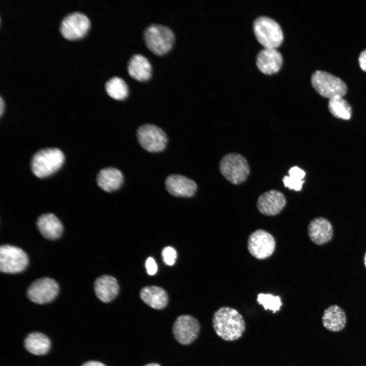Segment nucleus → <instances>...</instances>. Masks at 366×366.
Segmentation results:
<instances>
[{"label":"nucleus","mask_w":366,"mask_h":366,"mask_svg":"<svg viewBox=\"0 0 366 366\" xmlns=\"http://www.w3.org/2000/svg\"><path fill=\"white\" fill-rule=\"evenodd\" d=\"M212 327L220 338L226 341H233L242 336L246 324L242 316L236 310L223 307L215 312Z\"/></svg>","instance_id":"1"},{"label":"nucleus","mask_w":366,"mask_h":366,"mask_svg":"<svg viewBox=\"0 0 366 366\" xmlns=\"http://www.w3.org/2000/svg\"><path fill=\"white\" fill-rule=\"evenodd\" d=\"M65 160V155L59 149L44 148L33 155L30 161L31 170L37 177L45 178L59 170Z\"/></svg>","instance_id":"2"},{"label":"nucleus","mask_w":366,"mask_h":366,"mask_svg":"<svg viewBox=\"0 0 366 366\" xmlns=\"http://www.w3.org/2000/svg\"><path fill=\"white\" fill-rule=\"evenodd\" d=\"M146 45L154 53L162 55L168 52L172 47L174 35L168 26L160 24H151L143 32Z\"/></svg>","instance_id":"3"},{"label":"nucleus","mask_w":366,"mask_h":366,"mask_svg":"<svg viewBox=\"0 0 366 366\" xmlns=\"http://www.w3.org/2000/svg\"><path fill=\"white\" fill-rule=\"evenodd\" d=\"M253 27L259 42L264 48H277L283 41L284 35L279 23L273 19L265 16L257 18Z\"/></svg>","instance_id":"4"},{"label":"nucleus","mask_w":366,"mask_h":366,"mask_svg":"<svg viewBox=\"0 0 366 366\" xmlns=\"http://www.w3.org/2000/svg\"><path fill=\"white\" fill-rule=\"evenodd\" d=\"M219 168L223 176L229 182L239 185L244 182L250 174V167L242 155L230 153L221 159Z\"/></svg>","instance_id":"5"},{"label":"nucleus","mask_w":366,"mask_h":366,"mask_svg":"<svg viewBox=\"0 0 366 366\" xmlns=\"http://www.w3.org/2000/svg\"><path fill=\"white\" fill-rule=\"evenodd\" d=\"M311 82L315 90L325 98L343 97L347 93L346 84L339 77L327 72H315L312 75Z\"/></svg>","instance_id":"6"},{"label":"nucleus","mask_w":366,"mask_h":366,"mask_svg":"<svg viewBox=\"0 0 366 366\" xmlns=\"http://www.w3.org/2000/svg\"><path fill=\"white\" fill-rule=\"evenodd\" d=\"M28 258L21 249L9 245L0 247V270L7 273L23 271L27 266Z\"/></svg>","instance_id":"7"},{"label":"nucleus","mask_w":366,"mask_h":366,"mask_svg":"<svg viewBox=\"0 0 366 366\" xmlns=\"http://www.w3.org/2000/svg\"><path fill=\"white\" fill-rule=\"evenodd\" d=\"M136 135L140 145L148 151L160 152L166 146L167 136L161 129L156 126L150 124L142 125L137 130Z\"/></svg>","instance_id":"8"},{"label":"nucleus","mask_w":366,"mask_h":366,"mask_svg":"<svg viewBox=\"0 0 366 366\" xmlns=\"http://www.w3.org/2000/svg\"><path fill=\"white\" fill-rule=\"evenodd\" d=\"M247 247L253 257L258 259H265L273 254L276 248V241L269 232L258 229L249 236Z\"/></svg>","instance_id":"9"},{"label":"nucleus","mask_w":366,"mask_h":366,"mask_svg":"<svg viewBox=\"0 0 366 366\" xmlns=\"http://www.w3.org/2000/svg\"><path fill=\"white\" fill-rule=\"evenodd\" d=\"M59 286L53 279L43 277L33 282L27 290L28 298L37 304L51 302L57 295Z\"/></svg>","instance_id":"10"},{"label":"nucleus","mask_w":366,"mask_h":366,"mask_svg":"<svg viewBox=\"0 0 366 366\" xmlns=\"http://www.w3.org/2000/svg\"><path fill=\"white\" fill-rule=\"evenodd\" d=\"M90 26L87 17L80 12H71L62 20L59 30L64 37L67 39H76L83 36Z\"/></svg>","instance_id":"11"},{"label":"nucleus","mask_w":366,"mask_h":366,"mask_svg":"<svg viewBox=\"0 0 366 366\" xmlns=\"http://www.w3.org/2000/svg\"><path fill=\"white\" fill-rule=\"evenodd\" d=\"M200 325L198 320L189 315L178 316L174 322L172 332L175 339L182 345H189L198 337Z\"/></svg>","instance_id":"12"},{"label":"nucleus","mask_w":366,"mask_h":366,"mask_svg":"<svg viewBox=\"0 0 366 366\" xmlns=\"http://www.w3.org/2000/svg\"><path fill=\"white\" fill-rule=\"evenodd\" d=\"M286 204V199L281 192L271 190L261 194L257 202L258 210L266 216H275L279 214Z\"/></svg>","instance_id":"13"},{"label":"nucleus","mask_w":366,"mask_h":366,"mask_svg":"<svg viewBox=\"0 0 366 366\" xmlns=\"http://www.w3.org/2000/svg\"><path fill=\"white\" fill-rule=\"evenodd\" d=\"M308 234L311 241L319 246L330 241L333 236V228L326 218L319 217L312 220L308 226Z\"/></svg>","instance_id":"14"},{"label":"nucleus","mask_w":366,"mask_h":366,"mask_svg":"<svg viewBox=\"0 0 366 366\" xmlns=\"http://www.w3.org/2000/svg\"><path fill=\"white\" fill-rule=\"evenodd\" d=\"M167 191L176 197H190L196 193L197 186L195 181L184 176L172 174L165 181Z\"/></svg>","instance_id":"15"},{"label":"nucleus","mask_w":366,"mask_h":366,"mask_svg":"<svg viewBox=\"0 0 366 366\" xmlns=\"http://www.w3.org/2000/svg\"><path fill=\"white\" fill-rule=\"evenodd\" d=\"M282 63V56L277 48H264L256 57L257 67L262 73L266 74L277 72L281 68Z\"/></svg>","instance_id":"16"},{"label":"nucleus","mask_w":366,"mask_h":366,"mask_svg":"<svg viewBox=\"0 0 366 366\" xmlns=\"http://www.w3.org/2000/svg\"><path fill=\"white\" fill-rule=\"evenodd\" d=\"M96 296L104 302H109L117 295L119 285L116 279L112 276L104 275L98 278L94 283Z\"/></svg>","instance_id":"17"},{"label":"nucleus","mask_w":366,"mask_h":366,"mask_svg":"<svg viewBox=\"0 0 366 366\" xmlns=\"http://www.w3.org/2000/svg\"><path fill=\"white\" fill-rule=\"evenodd\" d=\"M37 226L40 233L48 239L58 238L63 232V226L61 222L51 213L41 215L38 218Z\"/></svg>","instance_id":"18"},{"label":"nucleus","mask_w":366,"mask_h":366,"mask_svg":"<svg viewBox=\"0 0 366 366\" xmlns=\"http://www.w3.org/2000/svg\"><path fill=\"white\" fill-rule=\"evenodd\" d=\"M347 322L346 313L339 306L332 304L325 309L322 317V323L327 330L339 332L345 327Z\"/></svg>","instance_id":"19"},{"label":"nucleus","mask_w":366,"mask_h":366,"mask_svg":"<svg viewBox=\"0 0 366 366\" xmlns=\"http://www.w3.org/2000/svg\"><path fill=\"white\" fill-rule=\"evenodd\" d=\"M98 186L104 191L111 192L119 189L123 182L122 173L114 167H107L101 170L97 176Z\"/></svg>","instance_id":"20"},{"label":"nucleus","mask_w":366,"mask_h":366,"mask_svg":"<svg viewBox=\"0 0 366 366\" xmlns=\"http://www.w3.org/2000/svg\"><path fill=\"white\" fill-rule=\"evenodd\" d=\"M140 296L147 305L157 310L164 308L168 301L166 292L163 288L157 286L144 287L140 291Z\"/></svg>","instance_id":"21"},{"label":"nucleus","mask_w":366,"mask_h":366,"mask_svg":"<svg viewBox=\"0 0 366 366\" xmlns=\"http://www.w3.org/2000/svg\"><path fill=\"white\" fill-rule=\"evenodd\" d=\"M128 71L134 78L145 81L150 77L151 66L145 56L141 54H136L131 57L128 62Z\"/></svg>","instance_id":"22"},{"label":"nucleus","mask_w":366,"mask_h":366,"mask_svg":"<svg viewBox=\"0 0 366 366\" xmlns=\"http://www.w3.org/2000/svg\"><path fill=\"white\" fill-rule=\"evenodd\" d=\"M50 341L45 334L38 332L29 333L24 340V347L30 353L42 355L47 353L50 348Z\"/></svg>","instance_id":"23"},{"label":"nucleus","mask_w":366,"mask_h":366,"mask_svg":"<svg viewBox=\"0 0 366 366\" xmlns=\"http://www.w3.org/2000/svg\"><path fill=\"white\" fill-rule=\"evenodd\" d=\"M328 108L336 117L348 120L351 116V108L342 96H337L329 99Z\"/></svg>","instance_id":"24"},{"label":"nucleus","mask_w":366,"mask_h":366,"mask_svg":"<svg viewBox=\"0 0 366 366\" xmlns=\"http://www.w3.org/2000/svg\"><path fill=\"white\" fill-rule=\"evenodd\" d=\"M108 94L116 100H123L128 95V87L121 78L114 76L109 79L105 84Z\"/></svg>","instance_id":"25"},{"label":"nucleus","mask_w":366,"mask_h":366,"mask_svg":"<svg viewBox=\"0 0 366 366\" xmlns=\"http://www.w3.org/2000/svg\"><path fill=\"white\" fill-rule=\"evenodd\" d=\"M289 176H285L282 180L285 187L290 190L300 191L304 182L305 172L297 166L291 167L288 171Z\"/></svg>","instance_id":"26"},{"label":"nucleus","mask_w":366,"mask_h":366,"mask_svg":"<svg viewBox=\"0 0 366 366\" xmlns=\"http://www.w3.org/2000/svg\"><path fill=\"white\" fill-rule=\"evenodd\" d=\"M257 301L263 307L264 310L272 311L273 313L280 311L282 304L279 296H274L271 294L259 293L257 295Z\"/></svg>","instance_id":"27"},{"label":"nucleus","mask_w":366,"mask_h":366,"mask_svg":"<svg viewBox=\"0 0 366 366\" xmlns=\"http://www.w3.org/2000/svg\"><path fill=\"white\" fill-rule=\"evenodd\" d=\"M163 260L165 264L172 266L174 264L177 258L176 250L171 247L164 248L162 252Z\"/></svg>","instance_id":"28"},{"label":"nucleus","mask_w":366,"mask_h":366,"mask_svg":"<svg viewBox=\"0 0 366 366\" xmlns=\"http://www.w3.org/2000/svg\"><path fill=\"white\" fill-rule=\"evenodd\" d=\"M147 272L149 275H154L158 270L157 264L155 260L151 257H148L145 262Z\"/></svg>","instance_id":"29"},{"label":"nucleus","mask_w":366,"mask_h":366,"mask_svg":"<svg viewBox=\"0 0 366 366\" xmlns=\"http://www.w3.org/2000/svg\"><path fill=\"white\" fill-rule=\"evenodd\" d=\"M359 64L362 70L366 72V49L361 52L358 58Z\"/></svg>","instance_id":"30"},{"label":"nucleus","mask_w":366,"mask_h":366,"mask_svg":"<svg viewBox=\"0 0 366 366\" xmlns=\"http://www.w3.org/2000/svg\"><path fill=\"white\" fill-rule=\"evenodd\" d=\"M82 366H106L103 363L96 361H87L82 365Z\"/></svg>","instance_id":"31"},{"label":"nucleus","mask_w":366,"mask_h":366,"mask_svg":"<svg viewBox=\"0 0 366 366\" xmlns=\"http://www.w3.org/2000/svg\"><path fill=\"white\" fill-rule=\"evenodd\" d=\"M5 108V104L4 101L2 97H0V115L2 116L3 114L4 110Z\"/></svg>","instance_id":"32"},{"label":"nucleus","mask_w":366,"mask_h":366,"mask_svg":"<svg viewBox=\"0 0 366 366\" xmlns=\"http://www.w3.org/2000/svg\"><path fill=\"white\" fill-rule=\"evenodd\" d=\"M144 366H161L159 364L157 363H149L147 364H145Z\"/></svg>","instance_id":"33"},{"label":"nucleus","mask_w":366,"mask_h":366,"mask_svg":"<svg viewBox=\"0 0 366 366\" xmlns=\"http://www.w3.org/2000/svg\"><path fill=\"white\" fill-rule=\"evenodd\" d=\"M363 262H364V265L366 268V252H365V254L364 255Z\"/></svg>","instance_id":"34"}]
</instances>
